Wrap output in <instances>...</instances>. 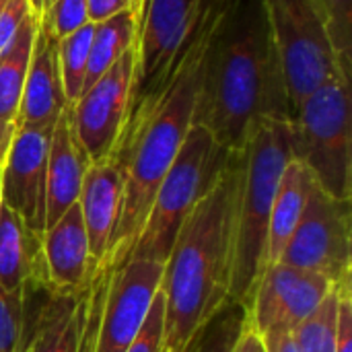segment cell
I'll list each match as a JSON object with an SVG mask.
<instances>
[{"label": "cell", "instance_id": "cell-1", "mask_svg": "<svg viewBox=\"0 0 352 352\" xmlns=\"http://www.w3.org/2000/svg\"><path fill=\"white\" fill-rule=\"evenodd\" d=\"M264 120H291L272 29L262 0H227L204 54L192 124L239 153Z\"/></svg>", "mask_w": 352, "mask_h": 352}, {"label": "cell", "instance_id": "cell-2", "mask_svg": "<svg viewBox=\"0 0 352 352\" xmlns=\"http://www.w3.org/2000/svg\"><path fill=\"white\" fill-rule=\"evenodd\" d=\"M225 4L227 0L217 2L171 78L130 107L126 128L111 157L124 179L120 212L105 258L111 272L128 262L157 190L192 126L204 54Z\"/></svg>", "mask_w": 352, "mask_h": 352}, {"label": "cell", "instance_id": "cell-3", "mask_svg": "<svg viewBox=\"0 0 352 352\" xmlns=\"http://www.w3.org/2000/svg\"><path fill=\"white\" fill-rule=\"evenodd\" d=\"M243 151L231 153L214 186L184 221L163 264L165 332L161 352H186L196 332L229 301Z\"/></svg>", "mask_w": 352, "mask_h": 352}, {"label": "cell", "instance_id": "cell-4", "mask_svg": "<svg viewBox=\"0 0 352 352\" xmlns=\"http://www.w3.org/2000/svg\"><path fill=\"white\" fill-rule=\"evenodd\" d=\"M293 161L291 120H264L243 148V182L237 208L235 262L229 299L250 307L266 270L268 223L285 167Z\"/></svg>", "mask_w": 352, "mask_h": 352}, {"label": "cell", "instance_id": "cell-5", "mask_svg": "<svg viewBox=\"0 0 352 352\" xmlns=\"http://www.w3.org/2000/svg\"><path fill=\"white\" fill-rule=\"evenodd\" d=\"M229 155L231 153L221 146L206 128L196 124L190 126L157 190L148 217L128 260L140 258L165 264L184 221L198 200L214 186L229 161Z\"/></svg>", "mask_w": 352, "mask_h": 352}, {"label": "cell", "instance_id": "cell-6", "mask_svg": "<svg viewBox=\"0 0 352 352\" xmlns=\"http://www.w3.org/2000/svg\"><path fill=\"white\" fill-rule=\"evenodd\" d=\"M293 159L332 198L351 200V78L336 74L309 93L291 116Z\"/></svg>", "mask_w": 352, "mask_h": 352}, {"label": "cell", "instance_id": "cell-7", "mask_svg": "<svg viewBox=\"0 0 352 352\" xmlns=\"http://www.w3.org/2000/svg\"><path fill=\"white\" fill-rule=\"evenodd\" d=\"M217 2L219 0L138 2L132 105L171 78Z\"/></svg>", "mask_w": 352, "mask_h": 352}, {"label": "cell", "instance_id": "cell-8", "mask_svg": "<svg viewBox=\"0 0 352 352\" xmlns=\"http://www.w3.org/2000/svg\"><path fill=\"white\" fill-rule=\"evenodd\" d=\"M262 6L280 56L293 116L309 93L342 70L316 0H262Z\"/></svg>", "mask_w": 352, "mask_h": 352}, {"label": "cell", "instance_id": "cell-9", "mask_svg": "<svg viewBox=\"0 0 352 352\" xmlns=\"http://www.w3.org/2000/svg\"><path fill=\"white\" fill-rule=\"evenodd\" d=\"M278 262L332 285L351 276V200L332 198L314 179L301 221Z\"/></svg>", "mask_w": 352, "mask_h": 352}, {"label": "cell", "instance_id": "cell-10", "mask_svg": "<svg viewBox=\"0 0 352 352\" xmlns=\"http://www.w3.org/2000/svg\"><path fill=\"white\" fill-rule=\"evenodd\" d=\"M134 47L70 103L72 126L89 163L111 159L128 122L134 91Z\"/></svg>", "mask_w": 352, "mask_h": 352}, {"label": "cell", "instance_id": "cell-11", "mask_svg": "<svg viewBox=\"0 0 352 352\" xmlns=\"http://www.w3.org/2000/svg\"><path fill=\"white\" fill-rule=\"evenodd\" d=\"M334 285L320 274L287 264L264 270L248 307V326L258 334L291 332L330 295Z\"/></svg>", "mask_w": 352, "mask_h": 352}, {"label": "cell", "instance_id": "cell-12", "mask_svg": "<svg viewBox=\"0 0 352 352\" xmlns=\"http://www.w3.org/2000/svg\"><path fill=\"white\" fill-rule=\"evenodd\" d=\"M163 280V264L155 260H128L105 293L93 352H126L151 309L153 297Z\"/></svg>", "mask_w": 352, "mask_h": 352}, {"label": "cell", "instance_id": "cell-13", "mask_svg": "<svg viewBox=\"0 0 352 352\" xmlns=\"http://www.w3.org/2000/svg\"><path fill=\"white\" fill-rule=\"evenodd\" d=\"M54 126L16 128L2 165V204L37 235L45 229V169Z\"/></svg>", "mask_w": 352, "mask_h": 352}, {"label": "cell", "instance_id": "cell-14", "mask_svg": "<svg viewBox=\"0 0 352 352\" xmlns=\"http://www.w3.org/2000/svg\"><path fill=\"white\" fill-rule=\"evenodd\" d=\"M41 258L56 291L74 295L89 287L93 264L78 202L41 233Z\"/></svg>", "mask_w": 352, "mask_h": 352}, {"label": "cell", "instance_id": "cell-15", "mask_svg": "<svg viewBox=\"0 0 352 352\" xmlns=\"http://www.w3.org/2000/svg\"><path fill=\"white\" fill-rule=\"evenodd\" d=\"M66 105L68 101L64 95L58 64V41H54L41 27H37L14 126H54L62 111L66 109Z\"/></svg>", "mask_w": 352, "mask_h": 352}, {"label": "cell", "instance_id": "cell-16", "mask_svg": "<svg viewBox=\"0 0 352 352\" xmlns=\"http://www.w3.org/2000/svg\"><path fill=\"white\" fill-rule=\"evenodd\" d=\"M122 190H124L122 171L113 159L89 163L80 186L78 206L89 239L93 274L105 266L109 239L120 212Z\"/></svg>", "mask_w": 352, "mask_h": 352}, {"label": "cell", "instance_id": "cell-17", "mask_svg": "<svg viewBox=\"0 0 352 352\" xmlns=\"http://www.w3.org/2000/svg\"><path fill=\"white\" fill-rule=\"evenodd\" d=\"M87 167H89V159L76 140L70 103H68L54 126L50 153H47L45 229L52 227L72 204L78 202Z\"/></svg>", "mask_w": 352, "mask_h": 352}, {"label": "cell", "instance_id": "cell-18", "mask_svg": "<svg viewBox=\"0 0 352 352\" xmlns=\"http://www.w3.org/2000/svg\"><path fill=\"white\" fill-rule=\"evenodd\" d=\"M87 307L89 287L74 295L56 293L25 338L21 352H78Z\"/></svg>", "mask_w": 352, "mask_h": 352}, {"label": "cell", "instance_id": "cell-19", "mask_svg": "<svg viewBox=\"0 0 352 352\" xmlns=\"http://www.w3.org/2000/svg\"><path fill=\"white\" fill-rule=\"evenodd\" d=\"M311 182H314V175L301 161L293 159L285 167L276 196H274L270 223H268L266 268L280 260L293 231L297 229L301 214L305 210V204H307Z\"/></svg>", "mask_w": 352, "mask_h": 352}, {"label": "cell", "instance_id": "cell-20", "mask_svg": "<svg viewBox=\"0 0 352 352\" xmlns=\"http://www.w3.org/2000/svg\"><path fill=\"white\" fill-rule=\"evenodd\" d=\"M43 262L41 235L33 233L8 206H0V287L23 289L25 280Z\"/></svg>", "mask_w": 352, "mask_h": 352}, {"label": "cell", "instance_id": "cell-21", "mask_svg": "<svg viewBox=\"0 0 352 352\" xmlns=\"http://www.w3.org/2000/svg\"><path fill=\"white\" fill-rule=\"evenodd\" d=\"M136 29H138V10L130 8L124 10L107 21L95 23L89 64H87V78L85 91L101 78L128 50L136 43Z\"/></svg>", "mask_w": 352, "mask_h": 352}, {"label": "cell", "instance_id": "cell-22", "mask_svg": "<svg viewBox=\"0 0 352 352\" xmlns=\"http://www.w3.org/2000/svg\"><path fill=\"white\" fill-rule=\"evenodd\" d=\"M39 21L29 16L12 43L0 52V120L14 122Z\"/></svg>", "mask_w": 352, "mask_h": 352}, {"label": "cell", "instance_id": "cell-23", "mask_svg": "<svg viewBox=\"0 0 352 352\" xmlns=\"http://www.w3.org/2000/svg\"><path fill=\"white\" fill-rule=\"evenodd\" d=\"M248 326V309L237 301H227L192 338L186 352H231Z\"/></svg>", "mask_w": 352, "mask_h": 352}, {"label": "cell", "instance_id": "cell-24", "mask_svg": "<svg viewBox=\"0 0 352 352\" xmlns=\"http://www.w3.org/2000/svg\"><path fill=\"white\" fill-rule=\"evenodd\" d=\"M338 285L318 305V309L293 330V340L299 352H336V328H338Z\"/></svg>", "mask_w": 352, "mask_h": 352}, {"label": "cell", "instance_id": "cell-25", "mask_svg": "<svg viewBox=\"0 0 352 352\" xmlns=\"http://www.w3.org/2000/svg\"><path fill=\"white\" fill-rule=\"evenodd\" d=\"M93 29H95V23H87L72 35L58 41L60 76H62V87H64V95L68 103H74L85 91Z\"/></svg>", "mask_w": 352, "mask_h": 352}, {"label": "cell", "instance_id": "cell-26", "mask_svg": "<svg viewBox=\"0 0 352 352\" xmlns=\"http://www.w3.org/2000/svg\"><path fill=\"white\" fill-rule=\"evenodd\" d=\"M338 66L351 78L352 64V0H316Z\"/></svg>", "mask_w": 352, "mask_h": 352}, {"label": "cell", "instance_id": "cell-27", "mask_svg": "<svg viewBox=\"0 0 352 352\" xmlns=\"http://www.w3.org/2000/svg\"><path fill=\"white\" fill-rule=\"evenodd\" d=\"M87 23H91L87 12V0H56L50 10L39 19V27L54 41L72 35Z\"/></svg>", "mask_w": 352, "mask_h": 352}, {"label": "cell", "instance_id": "cell-28", "mask_svg": "<svg viewBox=\"0 0 352 352\" xmlns=\"http://www.w3.org/2000/svg\"><path fill=\"white\" fill-rule=\"evenodd\" d=\"M23 340V289L0 287V352H21Z\"/></svg>", "mask_w": 352, "mask_h": 352}, {"label": "cell", "instance_id": "cell-29", "mask_svg": "<svg viewBox=\"0 0 352 352\" xmlns=\"http://www.w3.org/2000/svg\"><path fill=\"white\" fill-rule=\"evenodd\" d=\"M109 280H111V270L109 268H101L97 274L91 276V285H89V307H87V316H85V322H82L78 352H93L95 336H97L101 311H103V305H105V293H107Z\"/></svg>", "mask_w": 352, "mask_h": 352}, {"label": "cell", "instance_id": "cell-30", "mask_svg": "<svg viewBox=\"0 0 352 352\" xmlns=\"http://www.w3.org/2000/svg\"><path fill=\"white\" fill-rule=\"evenodd\" d=\"M163 332H165V295L159 287L142 328L138 330L136 338L132 340L126 352H161Z\"/></svg>", "mask_w": 352, "mask_h": 352}, {"label": "cell", "instance_id": "cell-31", "mask_svg": "<svg viewBox=\"0 0 352 352\" xmlns=\"http://www.w3.org/2000/svg\"><path fill=\"white\" fill-rule=\"evenodd\" d=\"M29 16H33L29 0H4L0 4V52L12 43Z\"/></svg>", "mask_w": 352, "mask_h": 352}, {"label": "cell", "instance_id": "cell-32", "mask_svg": "<svg viewBox=\"0 0 352 352\" xmlns=\"http://www.w3.org/2000/svg\"><path fill=\"white\" fill-rule=\"evenodd\" d=\"M338 328H336V352H352V299L351 276L338 283Z\"/></svg>", "mask_w": 352, "mask_h": 352}, {"label": "cell", "instance_id": "cell-33", "mask_svg": "<svg viewBox=\"0 0 352 352\" xmlns=\"http://www.w3.org/2000/svg\"><path fill=\"white\" fill-rule=\"evenodd\" d=\"M130 8L138 10V0H87V12L91 23L107 21Z\"/></svg>", "mask_w": 352, "mask_h": 352}, {"label": "cell", "instance_id": "cell-34", "mask_svg": "<svg viewBox=\"0 0 352 352\" xmlns=\"http://www.w3.org/2000/svg\"><path fill=\"white\" fill-rule=\"evenodd\" d=\"M260 338H262L264 352H299L291 332H276V334H266Z\"/></svg>", "mask_w": 352, "mask_h": 352}, {"label": "cell", "instance_id": "cell-35", "mask_svg": "<svg viewBox=\"0 0 352 352\" xmlns=\"http://www.w3.org/2000/svg\"><path fill=\"white\" fill-rule=\"evenodd\" d=\"M231 352H264L262 338L250 326H245V330L241 332L239 340L235 342V346H233Z\"/></svg>", "mask_w": 352, "mask_h": 352}, {"label": "cell", "instance_id": "cell-36", "mask_svg": "<svg viewBox=\"0 0 352 352\" xmlns=\"http://www.w3.org/2000/svg\"><path fill=\"white\" fill-rule=\"evenodd\" d=\"M14 132H16L14 122L0 120V167L4 165V159L8 155V148H10V142L14 138Z\"/></svg>", "mask_w": 352, "mask_h": 352}, {"label": "cell", "instance_id": "cell-37", "mask_svg": "<svg viewBox=\"0 0 352 352\" xmlns=\"http://www.w3.org/2000/svg\"><path fill=\"white\" fill-rule=\"evenodd\" d=\"M54 2H56V0H29V6H31L33 16L39 21V19L50 10V6H52Z\"/></svg>", "mask_w": 352, "mask_h": 352}, {"label": "cell", "instance_id": "cell-38", "mask_svg": "<svg viewBox=\"0 0 352 352\" xmlns=\"http://www.w3.org/2000/svg\"><path fill=\"white\" fill-rule=\"evenodd\" d=\"M0 206H2V167H0Z\"/></svg>", "mask_w": 352, "mask_h": 352}, {"label": "cell", "instance_id": "cell-39", "mask_svg": "<svg viewBox=\"0 0 352 352\" xmlns=\"http://www.w3.org/2000/svg\"><path fill=\"white\" fill-rule=\"evenodd\" d=\"M2 2H4V0H0V4H2Z\"/></svg>", "mask_w": 352, "mask_h": 352}, {"label": "cell", "instance_id": "cell-40", "mask_svg": "<svg viewBox=\"0 0 352 352\" xmlns=\"http://www.w3.org/2000/svg\"><path fill=\"white\" fill-rule=\"evenodd\" d=\"M138 2H140V0H138Z\"/></svg>", "mask_w": 352, "mask_h": 352}]
</instances>
